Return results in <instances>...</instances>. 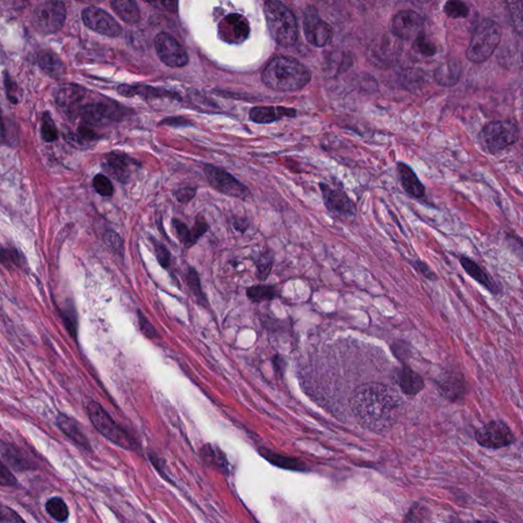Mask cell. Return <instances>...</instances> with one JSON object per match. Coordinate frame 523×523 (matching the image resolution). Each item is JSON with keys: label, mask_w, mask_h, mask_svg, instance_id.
Masks as SVG:
<instances>
[{"label": "cell", "mask_w": 523, "mask_h": 523, "mask_svg": "<svg viewBox=\"0 0 523 523\" xmlns=\"http://www.w3.org/2000/svg\"><path fill=\"white\" fill-rule=\"evenodd\" d=\"M402 404L403 399L395 388L378 382L361 384L349 397V405L356 418L371 430L391 427Z\"/></svg>", "instance_id": "1"}, {"label": "cell", "mask_w": 523, "mask_h": 523, "mask_svg": "<svg viewBox=\"0 0 523 523\" xmlns=\"http://www.w3.org/2000/svg\"><path fill=\"white\" fill-rule=\"evenodd\" d=\"M311 78V72L304 63L285 56L270 59L262 73L264 84L277 92L298 91L309 84Z\"/></svg>", "instance_id": "2"}, {"label": "cell", "mask_w": 523, "mask_h": 523, "mask_svg": "<svg viewBox=\"0 0 523 523\" xmlns=\"http://www.w3.org/2000/svg\"><path fill=\"white\" fill-rule=\"evenodd\" d=\"M264 14L268 29L277 44L291 47L298 41V27L296 15L285 3L276 0L265 2Z\"/></svg>", "instance_id": "3"}, {"label": "cell", "mask_w": 523, "mask_h": 523, "mask_svg": "<svg viewBox=\"0 0 523 523\" xmlns=\"http://www.w3.org/2000/svg\"><path fill=\"white\" fill-rule=\"evenodd\" d=\"M502 34V28L496 21L483 20L473 31L466 50V58L472 63L487 61L498 48Z\"/></svg>", "instance_id": "4"}, {"label": "cell", "mask_w": 523, "mask_h": 523, "mask_svg": "<svg viewBox=\"0 0 523 523\" xmlns=\"http://www.w3.org/2000/svg\"><path fill=\"white\" fill-rule=\"evenodd\" d=\"M520 139V128L515 123L499 121L485 125L480 134L478 142L487 153L496 155Z\"/></svg>", "instance_id": "5"}, {"label": "cell", "mask_w": 523, "mask_h": 523, "mask_svg": "<svg viewBox=\"0 0 523 523\" xmlns=\"http://www.w3.org/2000/svg\"><path fill=\"white\" fill-rule=\"evenodd\" d=\"M87 413L94 427L105 439H109V441L115 444L118 447L122 448V449L135 450L136 445L133 437L129 436L126 430L119 426L100 404L96 403V402H90L87 406Z\"/></svg>", "instance_id": "6"}, {"label": "cell", "mask_w": 523, "mask_h": 523, "mask_svg": "<svg viewBox=\"0 0 523 523\" xmlns=\"http://www.w3.org/2000/svg\"><path fill=\"white\" fill-rule=\"evenodd\" d=\"M66 15L67 10L63 2H43L33 10V27L41 34H54L63 28Z\"/></svg>", "instance_id": "7"}, {"label": "cell", "mask_w": 523, "mask_h": 523, "mask_svg": "<svg viewBox=\"0 0 523 523\" xmlns=\"http://www.w3.org/2000/svg\"><path fill=\"white\" fill-rule=\"evenodd\" d=\"M476 439L481 447L492 450L509 447L516 441L508 424L502 420H493L481 426L476 432Z\"/></svg>", "instance_id": "8"}, {"label": "cell", "mask_w": 523, "mask_h": 523, "mask_svg": "<svg viewBox=\"0 0 523 523\" xmlns=\"http://www.w3.org/2000/svg\"><path fill=\"white\" fill-rule=\"evenodd\" d=\"M303 29L308 43L315 47H325L333 41V27L321 19L317 10L311 6L305 10Z\"/></svg>", "instance_id": "9"}, {"label": "cell", "mask_w": 523, "mask_h": 523, "mask_svg": "<svg viewBox=\"0 0 523 523\" xmlns=\"http://www.w3.org/2000/svg\"><path fill=\"white\" fill-rule=\"evenodd\" d=\"M77 116H80L85 126H100L120 120L124 114L120 105L113 102H96L81 105Z\"/></svg>", "instance_id": "10"}, {"label": "cell", "mask_w": 523, "mask_h": 523, "mask_svg": "<svg viewBox=\"0 0 523 523\" xmlns=\"http://www.w3.org/2000/svg\"><path fill=\"white\" fill-rule=\"evenodd\" d=\"M424 19L418 13L411 10H400L391 21V33L399 40H415L422 34Z\"/></svg>", "instance_id": "11"}, {"label": "cell", "mask_w": 523, "mask_h": 523, "mask_svg": "<svg viewBox=\"0 0 523 523\" xmlns=\"http://www.w3.org/2000/svg\"><path fill=\"white\" fill-rule=\"evenodd\" d=\"M204 171L209 183L219 192L237 199H245L250 195L247 186L226 171L212 165H206Z\"/></svg>", "instance_id": "12"}, {"label": "cell", "mask_w": 523, "mask_h": 523, "mask_svg": "<svg viewBox=\"0 0 523 523\" xmlns=\"http://www.w3.org/2000/svg\"><path fill=\"white\" fill-rule=\"evenodd\" d=\"M319 186L323 202L329 212L340 218L355 219L357 216V206L344 189L331 188L326 183H320Z\"/></svg>", "instance_id": "13"}, {"label": "cell", "mask_w": 523, "mask_h": 523, "mask_svg": "<svg viewBox=\"0 0 523 523\" xmlns=\"http://www.w3.org/2000/svg\"><path fill=\"white\" fill-rule=\"evenodd\" d=\"M155 48L160 61L168 67L182 68L188 63V52L169 33H160L157 35L155 38Z\"/></svg>", "instance_id": "14"}, {"label": "cell", "mask_w": 523, "mask_h": 523, "mask_svg": "<svg viewBox=\"0 0 523 523\" xmlns=\"http://www.w3.org/2000/svg\"><path fill=\"white\" fill-rule=\"evenodd\" d=\"M81 17L85 26L98 34L107 37H119L122 34L123 29L120 24L102 8L88 6L82 10Z\"/></svg>", "instance_id": "15"}, {"label": "cell", "mask_w": 523, "mask_h": 523, "mask_svg": "<svg viewBox=\"0 0 523 523\" xmlns=\"http://www.w3.org/2000/svg\"><path fill=\"white\" fill-rule=\"evenodd\" d=\"M250 25L245 17L238 14L226 15L219 23V38L224 43L241 44L250 35Z\"/></svg>", "instance_id": "16"}, {"label": "cell", "mask_w": 523, "mask_h": 523, "mask_svg": "<svg viewBox=\"0 0 523 523\" xmlns=\"http://www.w3.org/2000/svg\"><path fill=\"white\" fill-rule=\"evenodd\" d=\"M434 382L439 393L452 403H457L464 399L468 392V384L464 375L459 372L446 371Z\"/></svg>", "instance_id": "17"}, {"label": "cell", "mask_w": 523, "mask_h": 523, "mask_svg": "<svg viewBox=\"0 0 523 523\" xmlns=\"http://www.w3.org/2000/svg\"><path fill=\"white\" fill-rule=\"evenodd\" d=\"M86 89L76 84L63 85L56 91V105L69 118H76L83 100L86 96Z\"/></svg>", "instance_id": "18"}, {"label": "cell", "mask_w": 523, "mask_h": 523, "mask_svg": "<svg viewBox=\"0 0 523 523\" xmlns=\"http://www.w3.org/2000/svg\"><path fill=\"white\" fill-rule=\"evenodd\" d=\"M459 261H460L461 266H462L466 273L472 279H474L476 282L480 283L481 287H485L487 291L491 292L494 296H498L502 292L500 283L497 282L493 277L490 275L489 272L485 268L481 267L480 264L466 256H461Z\"/></svg>", "instance_id": "19"}, {"label": "cell", "mask_w": 523, "mask_h": 523, "mask_svg": "<svg viewBox=\"0 0 523 523\" xmlns=\"http://www.w3.org/2000/svg\"><path fill=\"white\" fill-rule=\"evenodd\" d=\"M135 165V162L130 159L128 156L121 155V153H111L107 156L103 164V169L109 173L112 177L115 178L122 183H127L131 177V167Z\"/></svg>", "instance_id": "20"}, {"label": "cell", "mask_w": 523, "mask_h": 523, "mask_svg": "<svg viewBox=\"0 0 523 523\" xmlns=\"http://www.w3.org/2000/svg\"><path fill=\"white\" fill-rule=\"evenodd\" d=\"M397 384L401 392L407 397H415L425 388V381L412 367L404 364L397 374Z\"/></svg>", "instance_id": "21"}, {"label": "cell", "mask_w": 523, "mask_h": 523, "mask_svg": "<svg viewBox=\"0 0 523 523\" xmlns=\"http://www.w3.org/2000/svg\"><path fill=\"white\" fill-rule=\"evenodd\" d=\"M296 116V109L285 107H256L250 112V120L257 124H270L283 118Z\"/></svg>", "instance_id": "22"}, {"label": "cell", "mask_w": 523, "mask_h": 523, "mask_svg": "<svg viewBox=\"0 0 523 523\" xmlns=\"http://www.w3.org/2000/svg\"><path fill=\"white\" fill-rule=\"evenodd\" d=\"M397 175L401 181L402 188L410 195L411 197L421 199L425 193V188L413 169L406 165L405 162H399L397 164Z\"/></svg>", "instance_id": "23"}, {"label": "cell", "mask_w": 523, "mask_h": 523, "mask_svg": "<svg viewBox=\"0 0 523 523\" xmlns=\"http://www.w3.org/2000/svg\"><path fill=\"white\" fill-rule=\"evenodd\" d=\"M395 40H397V38H395V37L393 39L384 37L382 40L377 41L375 43L374 48L372 50V54H371L372 59H375V63H377V65L393 63V59L399 56L400 52H402V46H400V44Z\"/></svg>", "instance_id": "24"}, {"label": "cell", "mask_w": 523, "mask_h": 523, "mask_svg": "<svg viewBox=\"0 0 523 523\" xmlns=\"http://www.w3.org/2000/svg\"><path fill=\"white\" fill-rule=\"evenodd\" d=\"M259 453L270 464L276 466V467L298 472H307L310 470L308 465H305L304 461L301 460V459L283 456V455L277 454L273 450L266 449V448H260Z\"/></svg>", "instance_id": "25"}, {"label": "cell", "mask_w": 523, "mask_h": 523, "mask_svg": "<svg viewBox=\"0 0 523 523\" xmlns=\"http://www.w3.org/2000/svg\"><path fill=\"white\" fill-rule=\"evenodd\" d=\"M56 424H58L59 430L72 441H74L76 445L84 450H91L89 441H88L86 436L83 434L79 424L74 419L70 418L67 415L59 414L58 418H56Z\"/></svg>", "instance_id": "26"}, {"label": "cell", "mask_w": 523, "mask_h": 523, "mask_svg": "<svg viewBox=\"0 0 523 523\" xmlns=\"http://www.w3.org/2000/svg\"><path fill=\"white\" fill-rule=\"evenodd\" d=\"M118 93L126 98H133L135 96H144V98H168L172 100H181V98L174 92L165 91V90L157 89L146 85H121L118 87Z\"/></svg>", "instance_id": "27"}, {"label": "cell", "mask_w": 523, "mask_h": 523, "mask_svg": "<svg viewBox=\"0 0 523 523\" xmlns=\"http://www.w3.org/2000/svg\"><path fill=\"white\" fill-rule=\"evenodd\" d=\"M199 455H201L202 460L206 465L216 468L224 476H228V473H229V463L226 458L225 453L219 447L212 445V444H206L202 448Z\"/></svg>", "instance_id": "28"}, {"label": "cell", "mask_w": 523, "mask_h": 523, "mask_svg": "<svg viewBox=\"0 0 523 523\" xmlns=\"http://www.w3.org/2000/svg\"><path fill=\"white\" fill-rule=\"evenodd\" d=\"M0 450H1L2 456L4 457L6 462L12 465V467L15 468V470L23 471V470L33 469L32 461L26 456L23 450L15 447V446L1 441L0 443Z\"/></svg>", "instance_id": "29"}, {"label": "cell", "mask_w": 523, "mask_h": 523, "mask_svg": "<svg viewBox=\"0 0 523 523\" xmlns=\"http://www.w3.org/2000/svg\"><path fill=\"white\" fill-rule=\"evenodd\" d=\"M461 77V66L455 61H448L439 66L434 73L437 84L441 86H454Z\"/></svg>", "instance_id": "30"}, {"label": "cell", "mask_w": 523, "mask_h": 523, "mask_svg": "<svg viewBox=\"0 0 523 523\" xmlns=\"http://www.w3.org/2000/svg\"><path fill=\"white\" fill-rule=\"evenodd\" d=\"M112 8L125 23L135 25L142 19L137 3L132 0H116L111 2Z\"/></svg>", "instance_id": "31"}, {"label": "cell", "mask_w": 523, "mask_h": 523, "mask_svg": "<svg viewBox=\"0 0 523 523\" xmlns=\"http://www.w3.org/2000/svg\"><path fill=\"white\" fill-rule=\"evenodd\" d=\"M38 63L45 73L54 78H58L65 72V65L63 61L52 52H46L39 54Z\"/></svg>", "instance_id": "32"}, {"label": "cell", "mask_w": 523, "mask_h": 523, "mask_svg": "<svg viewBox=\"0 0 523 523\" xmlns=\"http://www.w3.org/2000/svg\"><path fill=\"white\" fill-rule=\"evenodd\" d=\"M45 508L47 513L58 522H66L69 518V508L65 501L59 497L50 499L46 502Z\"/></svg>", "instance_id": "33"}, {"label": "cell", "mask_w": 523, "mask_h": 523, "mask_svg": "<svg viewBox=\"0 0 523 523\" xmlns=\"http://www.w3.org/2000/svg\"><path fill=\"white\" fill-rule=\"evenodd\" d=\"M247 296L252 302L262 303L275 300L278 291L275 287L271 285H255L248 289Z\"/></svg>", "instance_id": "34"}, {"label": "cell", "mask_w": 523, "mask_h": 523, "mask_svg": "<svg viewBox=\"0 0 523 523\" xmlns=\"http://www.w3.org/2000/svg\"><path fill=\"white\" fill-rule=\"evenodd\" d=\"M413 50H414L416 54L424 56V58H432V56H436L437 54L436 45H434V44L432 43L425 35H423V33H422L421 35H419V36L415 39L414 43H413Z\"/></svg>", "instance_id": "35"}, {"label": "cell", "mask_w": 523, "mask_h": 523, "mask_svg": "<svg viewBox=\"0 0 523 523\" xmlns=\"http://www.w3.org/2000/svg\"><path fill=\"white\" fill-rule=\"evenodd\" d=\"M41 136L45 142H54L58 139V129L50 113L45 112L41 118Z\"/></svg>", "instance_id": "36"}, {"label": "cell", "mask_w": 523, "mask_h": 523, "mask_svg": "<svg viewBox=\"0 0 523 523\" xmlns=\"http://www.w3.org/2000/svg\"><path fill=\"white\" fill-rule=\"evenodd\" d=\"M444 13L450 19H466L470 10L462 1H448L444 6Z\"/></svg>", "instance_id": "37"}, {"label": "cell", "mask_w": 523, "mask_h": 523, "mask_svg": "<svg viewBox=\"0 0 523 523\" xmlns=\"http://www.w3.org/2000/svg\"><path fill=\"white\" fill-rule=\"evenodd\" d=\"M0 263L6 267H21L23 257L15 248H0Z\"/></svg>", "instance_id": "38"}, {"label": "cell", "mask_w": 523, "mask_h": 523, "mask_svg": "<svg viewBox=\"0 0 523 523\" xmlns=\"http://www.w3.org/2000/svg\"><path fill=\"white\" fill-rule=\"evenodd\" d=\"M61 317L70 335L76 338L77 331H78V324H77L78 321H77V314L73 305H68V307L63 308V310L61 311Z\"/></svg>", "instance_id": "39"}, {"label": "cell", "mask_w": 523, "mask_h": 523, "mask_svg": "<svg viewBox=\"0 0 523 523\" xmlns=\"http://www.w3.org/2000/svg\"><path fill=\"white\" fill-rule=\"evenodd\" d=\"M188 285L191 292L197 296V300L201 304L206 305V296H204L203 289H202L201 280H199V274L197 270L193 268H189L188 273Z\"/></svg>", "instance_id": "40"}, {"label": "cell", "mask_w": 523, "mask_h": 523, "mask_svg": "<svg viewBox=\"0 0 523 523\" xmlns=\"http://www.w3.org/2000/svg\"><path fill=\"white\" fill-rule=\"evenodd\" d=\"M93 188L102 197H112L114 193L113 184L107 176L96 175L93 179Z\"/></svg>", "instance_id": "41"}, {"label": "cell", "mask_w": 523, "mask_h": 523, "mask_svg": "<svg viewBox=\"0 0 523 523\" xmlns=\"http://www.w3.org/2000/svg\"><path fill=\"white\" fill-rule=\"evenodd\" d=\"M173 227H174L178 238L183 245H185L188 248L193 245L190 229L185 223L180 221V220L174 219L173 220Z\"/></svg>", "instance_id": "42"}, {"label": "cell", "mask_w": 523, "mask_h": 523, "mask_svg": "<svg viewBox=\"0 0 523 523\" xmlns=\"http://www.w3.org/2000/svg\"><path fill=\"white\" fill-rule=\"evenodd\" d=\"M392 351L395 357L402 362V364H407L409 358L411 356V348L409 342H404V340H397V342H393L391 346Z\"/></svg>", "instance_id": "43"}, {"label": "cell", "mask_w": 523, "mask_h": 523, "mask_svg": "<svg viewBox=\"0 0 523 523\" xmlns=\"http://www.w3.org/2000/svg\"><path fill=\"white\" fill-rule=\"evenodd\" d=\"M272 265H273V258L268 254L263 255L258 259L257 270H258V277L261 280L268 278L271 272Z\"/></svg>", "instance_id": "44"}, {"label": "cell", "mask_w": 523, "mask_h": 523, "mask_svg": "<svg viewBox=\"0 0 523 523\" xmlns=\"http://www.w3.org/2000/svg\"><path fill=\"white\" fill-rule=\"evenodd\" d=\"M426 511H427V508L423 505H413L409 510L407 517H406V523H423L426 515H427Z\"/></svg>", "instance_id": "45"}, {"label": "cell", "mask_w": 523, "mask_h": 523, "mask_svg": "<svg viewBox=\"0 0 523 523\" xmlns=\"http://www.w3.org/2000/svg\"><path fill=\"white\" fill-rule=\"evenodd\" d=\"M105 241L107 247L111 248L116 254H123L124 252V243L118 233L114 232H107L105 235Z\"/></svg>", "instance_id": "46"}, {"label": "cell", "mask_w": 523, "mask_h": 523, "mask_svg": "<svg viewBox=\"0 0 523 523\" xmlns=\"http://www.w3.org/2000/svg\"><path fill=\"white\" fill-rule=\"evenodd\" d=\"M138 322H139V327L142 329V333L146 336L149 340H153V338H158L157 329L155 328L151 321L147 319L146 316L144 315L142 312L138 311Z\"/></svg>", "instance_id": "47"}, {"label": "cell", "mask_w": 523, "mask_h": 523, "mask_svg": "<svg viewBox=\"0 0 523 523\" xmlns=\"http://www.w3.org/2000/svg\"><path fill=\"white\" fill-rule=\"evenodd\" d=\"M153 245L155 247L156 256L162 268H168L170 266L171 256L169 250L162 243L153 239Z\"/></svg>", "instance_id": "48"}, {"label": "cell", "mask_w": 523, "mask_h": 523, "mask_svg": "<svg viewBox=\"0 0 523 523\" xmlns=\"http://www.w3.org/2000/svg\"><path fill=\"white\" fill-rule=\"evenodd\" d=\"M410 263L411 265H412V267L414 268V269L416 270V271L418 272L419 274H421L422 276L425 277V278L428 279V280H437V274L434 273V270H432V268H430V266H428L427 264L425 263V262L418 260V259H417V260L410 261Z\"/></svg>", "instance_id": "49"}, {"label": "cell", "mask_w": 523, "mask_h": 523, "mask_svg": "<svg viewBox=\"0 0 523 523\" xmlns=\"http://www.w3.org/2000/svg\"><path fill=\"white\" fill-rule=\"evenodd\" d=\"M0 523H26L23 518L12 508L0 506Z\"/></svg>", "instance_id": "50"}, {"label": "cell", "mask_w": 523, "mask_h": 523, "mask_svg": "<svg viewBox=\"0 0 523 523\" xmlns=\"http://www.w3.org/2000/svg\"><path fill=\"white\" fill-rule=\"evenodd\" d=\"M522 2H510L509 8L510 12H511L512 20H513L514 24H515L516 29L518 32H522V17H523V8Z\"/></svg>", "instance_id": "51"}, {"label": "cell", "mask_w": 523, "mask_h": 523, "mask_svg": "<svg viewBox=\"0 0 523 523\" xmlns=\"http://www.w3.org/2000/svg\"><path fill=\"white\" fill-rule=\"evenodd\" d=\"M17 480L12 473L8 466L0 460V485L2 487H15Z\"/></svg>", "instance_id": "52"}, {"label": "cell", "mask_w": 523, "mask_h": 523, "mask_svg": "<svg viewBox=\"0 0 523 523\" xmlns=\"http://www.w3.org/2000/svg\"><path fill=\"white\" fill-rule=\"evenodd\" d=\"M4 86L6 89V96H8V100L10 103L17 105L19 103V96H17V85L10 78V75L8 73L4 74Z\"/></svg>", "instance_id": "53"}, {"label": "cell", "mask_w": 523, "mask_h": 523, "mask_svg": "<svg viewBox=\"0 0 523 523\" xmlns=\"http://www.w3.org/2000/svg\"><path fill=\"white\" fill-rule=\"evenodd\" d=\"M208 229V224H206V222L204 221L203 217L199 216V218L197 219V221H195V226H193L192 229L190 230L191 238H192L193 245L197 243V239H199V237L203 236L204 233H206V230Z\"/></svg>", "instance_id": "54"}, {"label": "cell", "mask_w": 523, "mask_h": 523, "mask_svg": "<svg viewBox=\"0 0 523 523\" xmlns=\"http://www.w3.org/2000/svg\"><path fill=\"white\" fill-rule=\"evenodd\" d=\"M195 193H197V189L195 188H182L176 191L175 197L180 203H188L189 201H191L195 197Z\"/></svg>", "instance_id": "55"}, {"label": "cell", "mask_w": 523, "mask_h": 523, "mask_svg": "<svg viewBox=\"0 0 523 523\" xmlns=\"http://www.w3.org/2000/svg\"><path fill=\"white\" fill-rule=\"evenodd\" d=\"M273 366L277 373L282 374L285 372V367H287V362H285V360L282 357L277 355L273 358Z\"/></svg>", "instance_id": "56"}, {"label": "cell", "mask_w": 523, "mask_h": 523, "mask_svg": "<svg viewBox=\"0 0 523 523\" xmlns=\"http://www.w3.org/2000/svg\"><path fill=\"white\" fill-rule=\"evenodd\" d=\"M149 4H151V6H157V8H160V6H164V8H166V10H172V12H176V10H177L178 6L177 2L174 1L149 2Z\"/></svg>", "instance_id": "57"}, {"label": "cell", "mask_w": 523, "mask_h": 523, "mask_svg": "<svg viewBox=\"0 0 523 523\" xmlns=\"http://www.w3.org/2000/svg\"><path fill=\"white\" fill-rule=\"evenodd\" d=\"M6 128H4L3 121H2L1 115H0V142L6 140Z\"/></svg>", "instance_id": "58"}, {"label": "cell", "mask_w": 523, "mask_h": 523, "mask_svg": "<svg viewBox=\"0 0 523 523\" xmlns=\"http://www.w3.org/2000/svg\"><path fill=\"white\" fill-rule=\"evenodd\" d=\"M448 523H464L463 522H461L460 520H458V518L452 517L450 520V522Z\"/></svg>", "instance_id": "59"}, {"label": "cell", "mask_w": 523, "mask_h": 523, "mask_svg": "<svg viewBox=\"0 0 523 523\" xmlns=\"http://www.w3.org/2000/svg\"><path fill=\"white\" fill-rule=\"evenodd\" d=\"M478 523H497V522H493V520H483V522H480Z\"/></svg>", "instance_id": "60"}]
</instances>
